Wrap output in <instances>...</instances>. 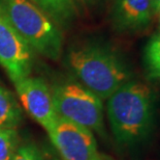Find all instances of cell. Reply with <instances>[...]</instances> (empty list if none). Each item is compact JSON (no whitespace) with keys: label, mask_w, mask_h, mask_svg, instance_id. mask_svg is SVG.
Returning <instances> with one entry per match:
<instances>
[{"label":"cell","mask_w":160,"mask_h":160,"mask_svg":"<svg viewBox=\"0 0 160 160\" xmlns=\"http://www.w3.org/2000/svg\"><path fill=\"white\" fill-rule=\"evenodd\" d=\"M53 104L59 119L104 134L102 100L76 81H65L54 86Z\"/></svg>","instance_id":"cell-4"},{"label":"cell","mask_w":160,"mask_h":160,"mask_svg":"<svg viewBox=\"0 0 160 160\" xmlns=\"http://www.w3.org/2000/svg\"><path fill=\"white\" fill-rule=\"evenodd\" d=\"M152 8L154 14H157L160 11V0H151Z\"/></svg>","instance_id":"cell-14"},{"label":"cell","mask_w":160,"mask_h":160,"mask_svg":"<svg viewBox=\"0 0 160 160\" xmlns=\"http://www.w3.org/2000/svg\"><path fill=\"white\" fill-rule=\"evenodd\" d=\"M12 160H45L42 153L33 145L20 146Z\"/></svg>","instance_id":"cell-13"},{"label":"cell","mask_w":160,"mask_h":160,"mask_svg":"<svg viewBox=\"0 0 160 160\" xmlns=\"http://www.w3.org/2000/svg\"><path fill=\"white\" fill-rule=\"evenodd\" d=\"M151 0H115L112 23L120 32H135L147 28L152 21Z\"/></svg>","instance_id":"cell-8"},{"label":"cell","mask_w":160,"mask_h":160,"mask_svg":"<svg viewBox=\"0 0 160 160\" xmlns=\"http://www.w3.org/2000/svg\"><path fill=\"white\" fill-rule=\"evenodd\" d=\"M67 63L79 82L105 100L127 81L131 72L125 62L107 46L84 44L72 48Z\"/></svg>","instance_id":"cell-2"},{"label":"cell","mask_w":160,"mask_h":160,"mask_svg":"<svg viewBox=\"0 0 160 160\" xmlns=\"http://www.w3.org/2000/svg\"><path fill=\"white\" fill-rule=\"evenodd\" d=\"M107 100L108 122L119 144L133 146L151 134L155 122L156 97L147 84L129 80Z\"/></svg>","instance_id":"cell-1"},{"label":"cell","mask_w":160,"mask_h":160,"mask_svg":"<svg viewBox=\"0 0 160 160\" xmlns=\"http://www.w3.org/2000/svg\"><path fill=\"white\" fill-rule=\"evenodd\" d=\"M144 63L151 79H160V35L149 40L144 51Z\"/></svg>","instance_id":"cell-11"},{"label":"cell","mask_w":160,"mask_h":160,"mask_svg":"<svg viewBox=\"0 0 160 160\" xmlns=\"http://www.w3.org/2000/svg\"><path fill=\"white\" fill-rule=\"evenodd\" d=\"M158 13H159V15H160V11H159V12H158ZM159 18H160V17H159Z\"/></svg>","instance_id":"cell-16"},{"label":"cell","mask_w":160,"mask_h":160,"mask_svg":"<svg viewBox=\"0 0 160 160\" xmlns=\"http://www.w3.org/2000/svg\"><path fill=\"white\" fill-rule=\"evenodd\" d=\"M40 9L47 13L58 25L65 26L76 16L74 0H31Z\"/></svg>","instance_id":"cell-9"},{"label":"cell","mask_w":160,"mask_h":160,"mask_svg":"<svg viewBox=\"0 0 160 160\" xmlns=\"http://www.w3.org/2000/svg\"><path fill=\"white\" fill-rule=\"evenodd\" d=\"M19 147L16 129L0 128V160H12Z\"/></svg>","instance_id":"cell-12"},{"label":"cell","mask_w":160,"mask_h":160,"mask_svg":"<svg viewBox=\"0 0 160 160\" xmlns=\"http://www.w3.org/2000/svg\"><path fill=\"white\" fill-rule=\"evenodd\" d=\"M0 66L13 83L30 76L32 50L17 32L0 5Z\"/></svg>","instance_id":"cell-6"},{"label":"cell","mask_w":160,"mask_h":160,"mask_svg":"<svg viewBox=\"0 0 160 160\" xmlns=\"http://www.w3.org/2000/svg\"><path fill=\"white\" fill-rule=\"evenodd\" d=\"M13 84L25 110L46 131L49 130L56 123L58 117L53 104L52 91L46 81L38 77L28 76Z\"/></svg>","instance_id":"cell-7"},{"label":"cell","mask_w":160,"mask_h":160,"mask_svg":"<svg viewBox=\"0 0 160 160\" xmlns=\"http://www.w3.org/2000/svg\"><path fill=\"white\" fill-rule=\"evenodd\" d=\"M83 1L89 3V4H95V3L102 2V1H105V0H83Z\"/></svg>","instance_id":"cell-15"},{"label":"cell","mask_w":160,"mask_h":160,"mask_svg":"<svg viewBox=\"0 0 160 160\" xmlns=\"http://www.w3.org/2000/svg\"><path fill=\"white\" fill-rule=\"evenodd\" d=\"M22 111L16 98L0 83V128L16 129L21 123Z\"/></svg>","instance_id":"cell-10"},{"label":"cell","mask_w":160,"mask_h":160,"mask_svg":"<svg viewBox=\"0 0 160 160\" xmlns=\"http://www.w3.org/2000/svg\"><path fill=\"white\" fill-rule=\"evenodd\" d=\"M47 132L62 160H108L98 151L93 132L86 127L58 118Z\"/></svg>","instance_id":"cell-5"},{"label":"cell","mask_w":160,"mask_h":160,"mask_svg":"<svg viewBox=\"0 0 160 160\" xmlns=\"http://www.w3.org/2000/svg\"><path fill=\"white\" fill-rule=\"evenodd\" d=\"M8 21L32 51L50 59L62 52L63 35L59 25L31 0H0Z\"/></svg>","instance_id":"cell-3"}]
</instances>
